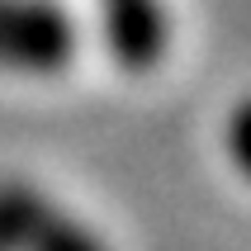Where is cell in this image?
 Returning <instances> with one entry per match:
<instances>
[{
  "label": "cell",
  "mask_w": 251,
  "mask_h": 251,
  "mask_svg": "<svg viewBox=\"0 0 251 251\" xmlns=\"http://www.w3.org/2000/svg\"><path fill=\"white\" fill-rule=\"evenodd\" d=\"M0 251H109L95 227L28 180H0Z\"/></svg>",
  "instance_id": "6da1fadb"
},
{
  "label": "cell",
  "mask_w": 251,
  "mask_h": 251,
  "mask_svg": "<svg viewBox=\"0 0 251 251\" xmlns=\"http://www.w3.org/2000/svg\"><path fill=\"white\" fill-rule=\"evenodd\" d=\"M100 28H104V48L114 67L128 76L156 71L171 48L166 0H100Z\"/></svg>",
  "instance_id": "3957f363"
},
{
  "label": "cell",
  "mask_w": 251,
  "mask_h": 251,
  "mask_svg": "<svg viewBox=\"0 0 251 251\" xmlns=\"http://www.w3.org/2000/svg\"><path fill=\"white\" fill-rule=\"evenodd\" d=\"M223 152H227V161L251 180V95L227 109V119H223Z\"/></svg>",
  "instance_id": "277c9868"
},
{
  "label": "cell",
  "mask_w": 251,
  "mask_h": 251,
  "mask_svg": "<svg viewBox=\"0 0 251 251\" xmlns=\"http://www.w3.org/2000/svg\"><path fill=\"white\" fill-rule=\"evenodd\" d=\"M76 57V24L57 0H0V71L57 76Z\"/></svg>",
  "instance_id": "7a4b0ae2"
}]
</instances>
